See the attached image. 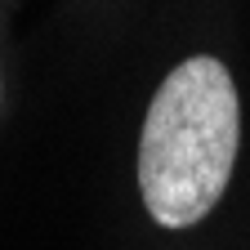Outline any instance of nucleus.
<instances>
[{"mask_svg": "<svg viewBox=\"0 0 250 250\" xmlns=\"http://www.w3.org/2000/svg\"><path fill=\"white\" fill-rule=\"evenodd\" d=\"M241 147V99L228 67L192 54L152 94L139 134V192L161 228H192L224 201Z\"/></svg>", "mask_w": 250, "mask_h": 250, "instance_id": "1", "label": "nucleus"}]
</instances>
